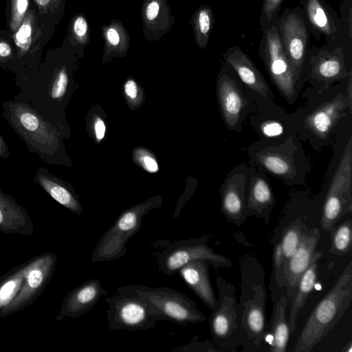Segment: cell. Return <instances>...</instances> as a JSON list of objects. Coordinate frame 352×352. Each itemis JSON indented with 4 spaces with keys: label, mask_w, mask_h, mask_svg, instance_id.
<instances>
[{
    "label": "cell",
    "mask_w": 352,
    "mask_h": 352,
    "mask_svg": "<svg viewBox=\"0 0 352 352\" xmlns=\"http://www.w3.org/2000/svg\"><path fill=\"white\" fill-rule=\"evenodd\" d=\"M306 100L291 118L298 138L320 152L352 120V74Z\"/></svg>",
    "instance_id": "1"
},
{
    "label": "cell",
    "mask_w": 352,
    "mask_h": 352,
    "mask_svg": "<svg viewBox=\"0 0 352 352\" xmlns=\"http://www.w3.org/2000/svg\"><path fill=\"white\" fill-rule=\"evenodd\" d=\"M333 156L325 173L320 225L331 232L336 223L352 211V120L331 145Z\"/></svg>",
    "instance_id": "2"
},
{
    "label": "cell",
    "mask_w": 352,
    "mask_h": 352,
    "mask_svg": "<svg viewBox=\"0 0 352 352\" xmlns=\"http://www.w3.org/2000/svg\"><path fill=\"white\" fill-rule=\"evenodd\" d=\"M247 152L250 160L267 175L288 186H305L311 166L297 134L278 145L257 140L248 146Z\"/></svg>",
    "instance_id": "3"
},
{
    "label": "cell",
    "mask_w": 352,
    "mask_h": 352,
    "mask_svg": "<svg viewBox=\"0 0 352 352\" xmlns=\"http://www.w3.org/2000/svg\"><path fill=\"white\" fill-rule=\"evenodd\" d=\"M352 298V262L308 317L294 349L309 352L340 320Z\"/></svg>",
    "instance_id": "4"
},
{
    "label": "cell",
    "mask_w": 352,
    "mask_h": 352,
    "mask_svg": "<svg viewBox=\"0 0 352 352\" xmlns=\"http://www.w3.org/2000/svg\"><path fill=\"white\" fill-rule=\"evenodd\" d=\"M117 291L136 296L164 320L179 325L197 324L206 318L194 300L170 287L133 285L119 287Z\"/></svg>",
    "instance_id": "5"
},
{
    "label": "cell",
    "mask_w": 352,
    "mask_h": 352,
    "mask_svg": "<svg viewBox=\"0 0 352 352\" xmlns=\"http://www.w3.org/2000/svg\"><path fill=\"white\" fill-rule=\"evenodd\" d=\"M4 116L32 152L47 161L57 143L54 126L24 102L3 103Z\"/></svg>",
    "instance_id": "6"
},
{
    "label": "cell",
    "mask_w": 352,
    "mask_h": 352,
    "mask_svg": "<svg viewBox=\"0 0 352 352\" xmlns=\"http://www.w3.org/2000/svg\"><path fill=\"white\" fill-rule=\"evenodd\" d=\"M216 93L225 126L239 133L254 107V92L247 88L226 63L217 77Z\"/></svg>",
    "instance_id": "7"
},
{
    "label": "cell",
    "mask_w": 352,
    "mask_h": 352,
    "mask_svg": "<svg viewBox=\"0 0 352 352\" xmlns=\"http://www.w3.org/2000/svg\"><path fill=\"white\" fill-rule=\"evenodd\" d=\"M157 206V200H148L122 212L99 239L91 261L102 262L123 256L126 253V243L141 228L143 217Z\"/></svg>",
    "instance_id": "8"
},
{
    "label": "cell",
    "mask_w": 352,
    "mask_h": 352,
    "mask_svg": "<svg viewBox=\"0 0 352 352\" xmlns=\"http://www.w3.org/2000/svg\"><path fill=\"white\" fill-rule=\"evenodd\" d=\"M351 74V68L347 65L342 47L309 50L305 76V83L309 86L302 92V97L306 99L320 93L346 79Z\"/></svg>",
    "instance_id": "9"
},
{
    "label": "cell",
    "mask_w": 352,
    "mask_h": 352,
    "mask_svg": "<svg viewBox=\"0 0 352 352\" xmlns=\"http://www.w3.org/2000/svg\"><path fill=\"white\" fill-rule=\"evenodd\" d=\"M254 98V104L247 120L258 140L278 145L296 134L290 113L272 99L255 93Z\"/></svg>",
    "instance_id": "10"
},
{
    "label": "cell",
    "mask_w": 352,
    "mask_h": 352,
    "mask_svg": "<svg viewBox=\"0 0 352 352\" xmlns=\"http://www.w3.org/2000/svg\"><path fill=\"white\" fill-rule=\"evenodd\" d=\"M260 56L271 82L278 93L289 104H294L298 97L299 91L283 48L276 23L263 30Z\"/></svg>",
    "instance_id": "11"
},
{
    "label": "cell",
    "mask_w": 352,
    "mask_h": 352,
    "mask_svg": "<svg viewBox=\"0 0 352 352\" xmlns=\"http://www.w3.org/2000/svg\"><path fill=\"white\" fill-rule=\"evenodd\" d=\"M208 235L169 243L157 255L158 269L165 275H173L179 269L194 260H204L218 268L230 267L232 261L215 252L208 245Z\"/></svg>",
    "instance_id": "12"
},
{
    "label": "cell",
    "mask_w": 352,
    "mask_h": 352,
    "mask_svg": "<svg viewBox=\"0 0 352 352\" xmlns=\"http://www.w3.org/2000/svg\"><path fill=\"white\" fill-rule=\"evenodd\" d=\"M108 328L112 331L146 330L164 320L135 295L118 292L106 297Z\"/></svg>",
    "instance_id": "13"
},
{
    "label": "cell",
    "mask_w": 352,
    "mask_h": 352,
    "mask_svg": "<svg viewBox=\"0 0 352 352\" xmlns=\"http://www.w3.org/2000/svg\"><path fill=\"white\" fill-rule=\"evenodd\" d=\"M278 32L299 93L305 85V72L309 53V30L300 15L294 10L284 14Z\"/></svg>",
    "instance_id": "14"
},
{
    "label": "cell",
    "mask_w": 352,
    "mask_h": 352,
    "mask_svg": "<svg viewBox=\"0 0 352 352\" xmlns=\"http://www.w3.org/2000/svg\"><path fill=\"white\" fill-rule=\"evenodd\" d=\"M56 261L57 256L52 252L28 260L21 289L13 301L0 312V316L12 315L32 304L50 282Z\"/></svg>",
    "instance_id": "15"
},
{
    "label": "cell",
    "mask_w": 352,
    "mask_h": 352,
    "mask_svg": "<svg viewBox=\"0 0 352 352\" xmlns=\"http://www.w3.org/2000/svg\"><path fill=\"white\" fill-rule=\"evenodd\" d=\"M248 165L241 162L226 175L220 188L221 210L227 220L240 226L247 217Z\"/></svg>",
    "instance_id": "16"
},
{
    "label": "cell",
    "mask_w": 352,
    "mask_h": 352,
    "mask_svg": "<svg viewBox=\"0 0 352 352\" xmlns=\"http://www.w3.org/2000/svg\"><path fill=\"white\" fill-rule=\"evenodd\" d=\"M52 18L38 12L34 7H30L23 21L16 32L11 34L16 59L34 54L45 45L50 39L51 30L54 28Z\"/></svg>",
    "instance_id": "17"
},
{
    "label": "cell",
    "mask_w": 352,
    "mask_h": 352,
    "mask_svg": "<svg viewBox=\"0 0 352 352\" xmlns=\"http://www.w3.org/2000/svg\"><path fill=\"white\" fill-rule=\"evenodd\" d=\"M275 202L267 175L249 160L247 215H256L267 220Z\"/></svg>",
    "instance_id": "18"
},
{
    "label": "cell",
    "mask_w": 352,
    "mask_h": 352,
    "mask_svg": "<svg viewBox=\"0 0 352 352\" xmlns=\"http://www.w3.org/2000/svg\"><path fill=\"white\" fill-rule=\"evenodd\" d=\"M241 82L251 91L275 100L272 89L248 56L238 46H232L223 54Z\"/></svg>",
    "instance_id": "19"
},
{
    "label": "cell",
    "mask_w": 352,
    "mask_h": 352,
    "mask_svg": "<svg viewBox=\"0 0 352 352\" xmlns=\"http://www.w3.org/2000/svg\"><path fill=\"white\" fill-rule=\"evenodd\" d=\"M107 292L100 280L93 278L84 282L69 292L64 298L56 320L65 318H78L91 310Z\"/></svg>",
    "instance_id": "20"
},
{
    "label": "cell",
    "mask_w": 352,
    "mask_h": 352,
    "mask_svg": "<svg viewBox=\"0 0 352 352\" xmlns=\"http://www.w3.org/2000/svg\"><path fill=\"white\" fill-rule=\"evenodd\" d=\"M320 238L317 228L302 232L300 243L285 268L287 298H292L294 294L300 278L311 263Z\"/></svg>",
    "instance_id": "21"
},
{
    "label": "cell",
    "mask_w": 352,
    "mask_h": 352,
    "mask_svg": "<svg viewBox=\"0 0 352 352\" xmlns=\"http://www.w3.org/2000/svg\"><path fill=\"white\" fill-rule=\"evenodd\" d=\"M304 8L313 34H322L329 44L336 43L343 28L331 8L322 0H304Z\"/></svg>",
    "instance_id": "22"
},
{
    "label": "cell",
    "mask_w": 352,
    "mask_h": 352,
    "mask_svg": "<svg viewBox=\"0 0 352 352\" xmlns=\"http://www.w3.org/2000/svg\"><path fill=\"white\" fill-rule=\"evenodd\" d=\"M141 13L144 36L148 41H159L175 23L167 0H143Z\"/></svg>",
    "instance_id": "23"
},
{
    "label": "cell",
    "mask_w": 352,
    "mask_h": 352,
    "mask_svg": "<svg viewBox=\"0 0 352 352\" xmlns=\"http://www.w3.org/2000/svg\"><path fill=\"white\" fill-rule=\"evenodd\" d=\"M209 266L206 261L194 260L182 266L178 273L188 287L213 311L218 305V300L210 280Z\"/></svg>",
    "instance_id": "24"
},
{
    "label": "cell",
    "mask_w": 352,
    "mask_h": 352,
    "mask_svg": "<svg viewBox=\"0 0 352 352\" xmlns=\"http://www.w3.org/2000/svg\"><path fill=\"white\" fill-rule=\"evenodd\" d=\"M0 232L32 235L34 228L28 212L14 198L0 189Z\"/></svg>",
    "instance_id": "25"
},
{
    "label": "cell",
    "mask_w": 352,
    "mask_h": 352,
    "mask_svg": "<svg viewBox=\"0 0 352 352\" xmlns=\"http://www.w3.org/2000/svg\"><path fill=\"white\" fill-rule=\"evenodd\" d=\"M219 291V301L210 318V329L215 341L225 338L236 328L237 315L234 307V289L232 292H224L217 280Z\"/></svg>",
    "instance_id": "26"
},
{
    "label": "cell",
    "mask_w": 352,
    "mask_h": 352,
    "mask_svg": "<svg viewBox=\"0 0 352 352\" xmlns=\"http://www.w3.org/2000/svg\"><path fill=\"white\" fill-rule=\"evenodd\" d=\"M322 252L316 250L311 263L299 279L293 295L288 319V325L291 333L296 330V322L300 311L304 307L306 301L314 289L318 276V262Z\"/></svg>",
    "instance_id": "27"
},
{
    "label": "cell",
    "mask_w": 352,
    "mask_h": 352,
    "mask_svg": "<svg viewBox=\"0 0 352 352\" xmlns=\"http://www.w3.org/2000/svg\"><path fill=\"white\" fill-rule=\"evenodd\" d=\"M263 302V291L259 287L254 297L244 304L243 327L249 338L255 345H259L265 337V314Z\"/></svg>",
    "instance_id": "28"
},
{
    "label": "cell",
    "mask_w": 352,
    "mask_h": 352,
    "mask_svg": "<svg viewBox=\"0 0 352 352\" xmlns=\"http://www.w3.org/2000/svg\"><path fill=\"white\" fill-rule=\"evenodd\" d=\"M34 182L60 205L80 215L82 207L75 195L47 169H38Z\"/></svg>",
    "instance_id": "29"
},
{
    "label": "cell",
    "mask_w": 352,
    "mask_h": 352,
    "mask_svg": "<svg viewBox=\"0 0 352 352\" xmlns=\"http://www.w3.org/2000/svg\"><path fill=\"white\" fill-rule=\"evenodd\" d=\"M101 30L104 41V58L125 56L130 47V36L122 23L113 19Z\"/></svg>",
    "instance_id": "30"
},
{
    "label": "cell",
    "mask_w": 352,
    "mask_h": 352,
    "mask_svg": "<svg viewBox=\"0 0 352 352\" xmlns=\"http://www.w3.org/2000/svg\"><path fill=\"white\" fill-rule=\"evenodd\" d=\"M287 303V297L282 296L276 306L271 328L272 340L270 351L272 352H285L287 349L290 333L288 321L286 319Z\"/></svg>",
    "instance_id": "31"
},
{
    "label": "cell",
    "mask_w": 352,
    "mask_h": 352,
    "mask_svg": "<svg viewBox=\"0 0 352 352\" xmlns=\"http://www.w3.org/2000/svg\"><path fill=\"white\" fill-rule=\"evenodd\" d=\"M28 261L9 270L0 278V312L9 305L20 292Z\"/></svg>",
    "instance_id": "32"
},
{
    "label": "cell",
    "mask_w": 352,
    "mask_h": 352,
    "mask_svg": "<svg viewBox=\"0 0 352 352\" xmlns=\"http://www.w3.org/2000/svg\"><path fill=\"white\" fill-rule=\"evenodd\" d=\"M190 24L194 30L197 45L204 50L208 43L214 25V15L210 7L201 6L193 13Z\"/></svg>",
    "instance_id": "33"
},
{
    "label": "cell",
    "mask_w": 352,
    "mask_h": 352,
    "mask_svg": "<svg viewBox=\"0 0 352 352\" xmlns=\"http://www.w3.org/2000/svg\"><path fill=\"white\" fill-rule=\"evenodd\" d=\"M331 233L329 252L343 256L351 252L352 248V221L347 219L337 227Z\"/></svg>",
    "instance_id": "34"
},
{
    "label": "cell",
    "mask_w": 352,
    "mask_h": 352,
    "mask_svg": "<svg viewBox=\"0 0 352 352\" xmlns=\"http://www.w3.org/2000/svg\"><path fill=\"white\" fill-rule=\"evenodd\" d=\"M300 221V219H296L285 230L280 242L284 259V270L300 243L302 233Z\"/></svg>",
    "instance_id": "35"
},
{
    "label": "cell",
    "mask_w": 352,
    "mask_h": 352,
    "mask_svg": "<svg viewBox=\"0 0 352 352\" xmlns=\"http://www.w3.org/2000/svg\"><path fill=\"white\" fill-rule=\"evenodd\" d=\"M30 7V0H8V25L10 33L21 25Z\"/></svg>",
    "instance_id": "36"
},
{
    "label": "cell",
    "mask_w": 352,
    "mask_h": 352,
    "mask_svg": "<svg viewBox=\"0 0 352 352\" xmlns=\"http://www.w3.org/2000/svg\"><path fill=\"white\" fill-rule=\"evenodd\" d=\"M70 33L71 38L75 43L84 45L89 43V28L87 21L83 15L78 14L72 18Z\"/></svg>",
    "instance_id": "37"
},
{
    "label": "cell",
    "mask_w": 352,
    "mask_h": 352,
    "mask_svg": "<svg viewBox=\"0 0 352 352\" xmlns=\"http://www.w3.org/2000/svg\"><path fill=\"white\" fill-rule=\"evenodd\" d=\"M283 1L263 0L259 20L263 30L275 23Z\"/></svg>",
    "instance_id": "38"
},
{
    "label": "cell",
    "mask_w": 352,
    "mask_h": 352,
    "mask_svg": "<svg viewBox=\"0 0 352 352\" xmlns=\"http://www.w3.org/2000/svg\"><path fill=\"white\" fill-rule=\"evenodd\" d=\"M69 78L67 69L65 67H62L55 74L51 85L50 94L54 99H60L64 96L67 85Z\"/></svg>",
    "instance_id": "39"
},
{
    "label": "cell",
    "mask_w": 352,
    "mask_h": 352,
    "mask_svg": "<svg viewBox=\"0 0 352 352\" xmlns=\"http://www.w3.org/2000/svg\"><path fill=\"white\" fill-rule=\"evenodd\" d=\"M62 1L63 0H33L34 6L40 14L54 20L60 10Z\"/></svg>",
    "instance_id": "40"
},
{
    "label": "cell",
    "mask_w": 352,
    "mask_h": 352,
    "mask_svg": "<svg viewBox=\"0 0 352 352\" xmlns=\"http://www.w3.org/2000/svg\"><path fill=\"white\" fill-rule=\"evenodd\" d=\"M5 34L0 35V64L14 61L16 58L14 45L3 36Z\"/></svg>",
    "instance_id": "41"
},
{
    "label": "cell",
    "mask_w": 352,
    "mask_h": 352,
    "mask_svg": "<svg viewBox=\"0 0 352 352\" xmlns=\"http://www.w3.org/2000/svg\"><path fill=\"white\" fill-rule=\"evenodd\" d=\"M273 263L276 270V274L277 276L278 274H280V278L282 277V275L285 278L284 259L280 243L276 244V245L274 248L273 254Z\"/></svg>",
    "instance_id": "42"
},
{
    "label": "cell",
    "mask_w": 352,
    "mask_h": 352,
    "mask_svg": "<svg viewBox=\"0 0 352 352\" xmlns=\"http://www.w3.org/2000/svg\"><path fill=\"white\" fill-rule=\"evenodd\" d=\"M140 162L144 168L149 173H155L158 170V164L156 160L149 155H141Z\"/></svg>",
    "instance_id": "43"
},
{
    "label": "cell",
    "mask_w": 352,
    "mask_h": 352,
    "mask_svg": "<svg viewBox=\"0 0 352 352\" xmlns=\"http://www.w3.org/2000/svg\"><path fill=\"white\" fill-rule=\"evenodd\" d=\"M344 12L343 16L345 18L346 22V32H348L349 38H351V0H348L346 4L344 5L342 9Z\"/></svg>",
    "instance_id": "44"
},
{
    "label": "cell",
    "mask_w": 352,
    "mask_h": 352,
    "mask_svg": "<svg viewBox=\"0 0 352 352\" xmlns=\"http://www.w3.org/2000/svg\"><path fill=\"white\" fill-rule=\"evenodd\" d=\"M126 95L131 100H135L138 94V86L133 80L129 79L124 84Z\"/></svg>",
    "instance_id": "45"
},
{
    "label": "cell",
    "mask_w": 352,
    "mask_h": 352,
    "mask_svg": "<svg viewBox=\"0 0 352 352\" xmlns=\"http://www.w3.org/2000/svg\"><path fill=\"white\" fill-rule=\"evenodd\" d=\"M94 131L96 139L100 141L104 137L106 126L104 122L100 118H97L94 122Z\"/></svg>",
    "instance_id": "46"
},
{
    "label": "cell",
    "mask_w": 352,
    "mask_h": 352,
    "mask_svg": "<svg viewBox=\"0 0 352 352\" xmlns=\"http://www.w3.org/2000/svg\"><path fill=\"white\" fill-rule=\"evenodd\" d=\"M10 154L8 146L0 134V157L6 158Z\"/></svg>",
    "instance_id": "47"
},
{
    "label": "cell",
    "mask_w": 352,
    "mask_h": 352,
    "mask_svg": "<svg viewBox=\"0 0 352 352\" xmlns=\"http://www.w3.org/2000/svg\"><path fill=\"white\" fill-rule=\"evenodd\" d=\"M3 33H4V32H3V31H1V30H0V35H1V34H3Z\"/></svg>",
    "instance_id": "48"
}]
</instances>
